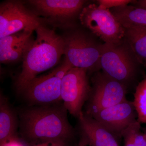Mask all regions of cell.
Here are the masks:
<instances>
[{
    "label": "cell",
    "instance_id": "ffe728a7",
    "mask_svg": "<svg viewBox=\"0 0 146 146\" xmlns=\"http://www.w3.org/2000/svg\"><path fill=\"white\" fill-rule=\"evenodd\" d=\"M66 146V144L59 142H47L33 144L31 146Z\"/></svg>",
    "mask_w": 146,
    "mask_h": 146
},
{
    "label": "cell",
    "instance_id": "ac0fdd59",
    "mask_svg": "<svg viewBox=\"0 0 146 146\" xmlns=\"http://www.w3.org/2000/svg\"><path fill=\"white\" fill-rule=\"evenodd\" d=\"M141 129V123L137 120L123 131L121 137L124 140V146H146L145 136Z\"/></svg>",
    "mask_w": 146,
    "mask_h": 146
},
{
    "label": "cell",
    "instance_id": "4fadbf2b",
    "mask_svg": "<svg viewBox=\"0 0 146 146\" xmlns=\"http://www.w3.org/2000/svg\"><path fill=\"white\" fill-rule=\"evenodd\" d=\"M82 136L91 146H119L115 136L94 118L82 113L78 118Z\"/></svg>",
    "mask_w": 146,
    "mask_h": 146
},
{
    "label": "cell",
    "instance_id": "9a60e30c",
    "mask_svg": "<svg viewBox=\"0 0 146 146\" xmlns=\"http://www.w3.org/2000/svg\"><path fill=\"white\" fill-rule=\"evenodd\" d=\"M110 11L124 29L133 27L146 28V9L128 5L110 9Z\"/></svg>",
    "mask_w": 146,
    "mask_h": 146
},
{
    "label": "cell",
    "instance_id": "52a82bcc",
    "mask_svg": "<svg viewBox=\"0 0 146 146\" xmlns=\"http://www.w3.org/2000/svg\"><path fill=\"white\" fill-rule=\"evenodd\" d=\"M43 21L21 1L4 2L0 5V38L23 31H35Z\"/></svg>",
    "mask_w": 146,
    "mask_h": 146
},
{
    "label": "cell",
    "instance_id": "7a4b0ae2",
    "mask_svg": "<svg viewBox=\"0 0 146 146\" xmlns=\"http://www.w3.org/2000/svg\"><path fill=\"white\" fill-rule=\"evenodd\" d=\"M35 31L36 38L24 56L22 71L16 80L18 94L40 73L56 66L64 54L63 37L43 25Z\"/></svg>",
    "mask_w": 146,
    "mask_h": 146
},
{
    "label": "cell",
    "instance_id": "ba28073f",
    "mask_svg": "<svg viewBox=\"0 0 146 146\" xmlns=\"http://www.w3.org/2000/svg\"><path fill=\"white\" fill-rule=\"evenodd\" d=\"M125 84L103 73L94 77V88L89 98L86 115L92 116L102 110L127 100Z\"/></svg>",
    "mask_w": 146,
    "mask_h": 146
},
{
    "label": "cell",
    "instance_id": "7402d4cb",
    "mask_svg": "<svg viewBox=\"0 0 146 146\" xmlns=\"http://www.w3.org/2000/svg\"><path fill=\"white\" fill-rule=\"evenodd\" d=\"M133 3V4L136 5L135 6L136 7L146 9V0L134 1Z\"/></svg>",
    "mask_w": 146,
    "mask_h": 146
},
{
    "label": "cell",
    "instance_id": "e0dca14e",
    "mask_svg": "<svg viewBox=\"0 0 146 146\" xmlns=\"http://www.w3.org/2000/svg\"><path fill=\"white\" fill-rule=\"evenodd\" d=\"M133 102L138 121L146 123V78L138 83L134 94Z\"/></svg>",
    "mask_w": 146,
    "mask_h": 146
},
{
    "label": "cell",
    "instance_id": "9c48e42d",
    "mask_svg": "<svg viewBox=\"0 0 146 146\" xmlns=\"http://www.w3.org/2000/svg\"><path fill=\"white\" fill-rule=\"evenodd\" d=\"M87 72L83 68H72L65 74L61 83L63 104L71 115L78 118L83 113L82 107L91 92Z\"/></svg>",
    "mask_w": 146,
    "mask_h": 146
},
{
    "label": "cell",
    "instance_id": "2e32d148",
    "mask_svg": "<svg viewBox=\"0 0 146 146\" xmlns=\"http://www.w3.org/2000/svg\"><path fill=\"white\" fill-rule=\"evenodd\" d=\"M126 41L137 61L146 64V28L133 27L125 29Z\"/></svg>",
    "mask_w": 146,
    "mask_h": 146
},
{
    "label": "cell",
    "instance_id": "3957f363",
    "mask_svg": "<svg viewBox=\"0 0 146 146\" xmlns=\"http://www.w3.org/2000/svg\"><path fill=\"white\" fill-rule=\"evenodd\" d=\"M72 68L64 58L63 63L48 74L37 76L33 79L21 94L31 104L45 106L59 103L62 101V79Z\"/></svg>",
    "mask_w": 146,
    "mask_h": 146
},
{
    "label": "cell",
    "instance_id": "603a6c76",
    "mask_svg": "<svg viewBox=\"0 0 146 146\" xmlns=\"http://www.w3.org/2000/svg\"><path fill=\"white\" fill-rule=\"evenodd\" d=\"M87 145H88L86 141L84 138L82 137L81 140L78 146H87Z\"/></svg>",
    "mask_w": 146,
    "mask_h": 146
},
{
    "label": "cell",
    "instance_id": "7c38bea8",
    "mask_svg": "<svg viewBox=\"0 0 146 146\" xmlns=\"http://www.w3.org/2000/svg\"><path fill=\"white\" fill-rule=\"evenodd\" d=\"M33 31H23L0 38L1 63H9L23 60L34 39Z\"/></svg>",
    "mask_w": 146,
    "mask_h": 146
},
{
    "label": "cell",
    "instance_id": "30bf717a",
    "mask_svg": "<svg viewBox=\"0 0 146 146\" xmlns=\"http://www.w3.org/2000/svg\"><path fill=\"white\" fill-rule=\"evenodd\" d=\"M86 1L82 0H30L31 10L45 21L57 27L69 25L80 13Z\"/></svg>",
    "mask_w": 146,
    "mask_h": 146
},
{
    "label": "cell",
    "instance_id": "8fae6325",
    "mask_svg": "<svg viewBox=\"0 0 146 146\" xmlns=\"http://www.w3.org/2000/svg\"><path fill=\"white\" fill-rule=\"evenodd\" d=\"M91 117L99 122L116 138L131 124L137 121L133 102L127 100L99 111Z\"/></svg>",
    "mask_w": 146,
    "mask_h": 146
},
{
    "label": "cell",
    "instance_id": "8992f818",
    "mask_svg": "<svg viewBox=\"0 0 146 146\" xmlns=\"http://www.w3.org/2000/svg\"><path fill=\"white\" fill-rule=\"evenodd\" d=\"M123 43L102 44L100 67L106 75L125 84L135 76L138 61Z\"/></svg>",
    "mask_w": 146,
    "mask_h": 146
},
{
    "label": "cell",
    "instance_id": "44dd1931",
    "mask_svg": "<svg viewBox=\"0 0 146 146\" xmlns=\"http://www.w3.org/2000/svg\"><path fill=\"white\" fill-rule=\"evenodd\" d=\"M1 146H25L18 141L17 137L11 139Z\"/></svg>",
    "mask_w": 146,
    "mask_h": 146
},
{
    "label": "cell",
    "instance_id": "d6986e66",
    "mask_svg": "<svg viewBox=\"0 0 146 146\" xmlns=\"http://www.w3.org/2000/svg\"><path fill=\"white\" fill-rule=\"evenodd\" d=\"M134 1L131 0H99L97 1L98 5L107 9L128 5Z\"/></svg>",
    "mask_w": 146,
    "mask_h": 146
},
{
    "label": "cell",
    "instance_id": "6da1fadb",
    "mask_svg": "<svg viewBox=\"0 0 146 146\" xmlns=\"http://www.w3.org/2000/svg\"><path fill=\"white\" fill-rule=\"evenodd\" d=\"M63 104L31 106L19 113L22 136L33 144L47 142L67 144L75 135Z\"/></svg>",
    "mask_w": 146,
    "mask_h": 146
},
{
    "label": "cell",
    "instance_id": "277c9868",
    "mask_svg": "<svg viewBox=\"0 0 146 146\" xmlns=\"http://www.w3.org/2000/svg\"><path fill=\"white\" fill-rule=\"evenodd\" d=\"M82 26L106 44H119L124 38L125 29L109 9L95 4L84 6L79 14Z\"/></svg>",
    "mask_w": 146,
    "mask_h": 146
},
{
    "label": "cell",
    "instance_id": "5bb4252c",
    "mask_svg": "<svg viewBox=\"0 0 146 146\" xmlns=\"http://www.w3.org/2000/svg\"><path fill=\"white\" fill-rule=\"evenodd\" d=\"M17 118L7 99L1 93L0 97V146L16 137Z\"/></svg>",
    "mask_w": 146,
    "mask_h": 146
},
{
    "label": "cell",
    "instance_id": "5b68a950",
    "mask_svg": "<svg viewBox=\"0 0 146 146\" xmlns=\"http://www.w3.org/2000/svg\"><path fill=\"white\" fill-rule=\"evenodd\" d=\"M64 54L73 68L94 71L99 68L102 44L82 32H72L65 37Z\"/></svg>",
    "mask_w": 146,
    "mask_h": 146
},
{
    "label": "cell",
    "instance_id": "cb8c5ba5",
    "mask_svg": "<svg viewBox=\"0 0 146 146\" xmlns=\"http://www.w3.org/2000/svg\"><path fill=\"white\" fill-rule=\"evenodd\" d=\"M144 134H145V136L146 139V129L145 131V132H144Z\"/></svg>",
    "mask_w": 146,
    "mask_h": 146
}]
</instances>
